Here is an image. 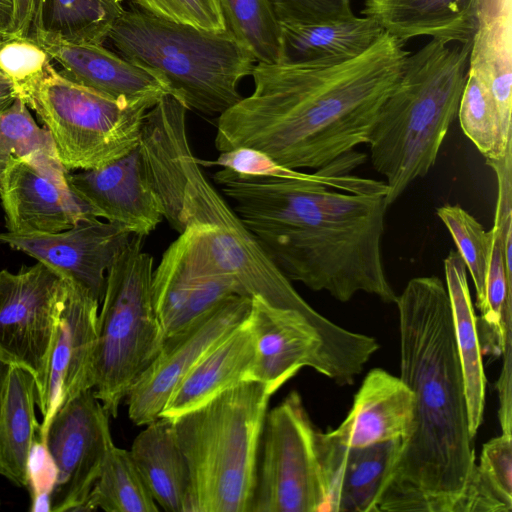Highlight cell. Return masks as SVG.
Instances as JSON below:
<instances>
[{
  "label": "cell",
  "instance_id": "obj_1",
  "mask_svg": "<svg viewBox=\"0 0 512 512\" xmlns=\"http://www.w3.org/2000/svg\"><path fill=\"white\" fill-rule=\"evenodd\" d=\"M365 158L353 150L307 179L257 178L227 168L212 178L290 281L340 302L364 292L395 303L381 251L387 186L350 174Z\"/></svg>",
  "mask_w": 512,
  "mask_h": 512
},
{
  "label": "cell",
  "instance_id": "obj_2",
  "mask_svg": "<svg viewBox=\"0 0 512 512\" xmlns=\"http://www.w3.org/2000/svg\"><path fill=\"white\" fill-rule=\"evenodd\" d=\"M408 54L384 32L339 64L256 63L253 92L217 119L215 147L255 149L294 170L321 169L367 143Z\"/></svg>",
  "mask_w": 512,
  "mask_h": 512
},
{
  "label": "cell",
  "instance_id": "obj_3",
  "mask_svg": "<svg viewBox=\"0 0 512 512\" xmlns=\"http://www.w3.org/2000/svg\"><path fill=\"white\" fill-rule=\"evenodd\" d=\"M395 304L414 414L376 512H456L476 462L447 288L437 276L414 277Z\"/></svg>",
  "mask_w": 512,
  "mask_h": 512
},
{
  "label": "cell",
  "instance_id": "obj_4",
  "mask_svg": "<svg viewBox=\"0 0 512 512\" xmlns=\"http://www.w3.org/2000/svg\"><path fill=\"white\" fill-rule=\"evenodd\" d=\"M188 107L171 94L148 111L139 148L187 260L204 275H227L244 295L284 308L311 306L277 268L227 198L207 178L187 134Z\"/></svg>",
  "mask_w": 512,
  "mask_h": 512
},
{
  "label": "cell",
  "instance_id": "obj_5",
  "mask_svg": "<svg viewBox=\"0 0 512 512\" xmlns=\"http://www.w3.org/2000/svg\"><path fill=\"white\" fill-rule=\"evenodd\" d=\"M470 48L471 42L432 39L409 53L382 103L366 144L374 169L386 179L387 208L434 166L458 112Z\"/></svg>",
  "mask_w": 512,
  "mask_h": 512
},
{
  "label": "cell",
  "instance_id": "obj_6",
  "mask_svg": "<svg viewBox=\"0 0 512 512\" xmlns=\"http://www.w3.org/2000/svg\"><path fill=\"white\" fill-rule=\"evenodd\" d=\"M107 40L157 75L188 109L206 115H220L242 98L239 83L257 63L227 29L205 30L138 8L125 9Z\"/></svg>",
  "mask_w": 512,
  "mask_h": 512
},
{
  "label": "cell",
  "instance_id": "obj_7",
  "mask_svg": "<svg viewBox=\"0 0 512 512\" xmlns=\"http://www.w3.org/2000/svg\"><path fill=\"white\" fill-rule=\"evenodd\" d=\"M272 395L243 381L172 419L189 466L191 512H250L262 429Z\"/></svg>",
  "mask_w": 512,
  "mask_h": 512
},
{
  "label": "cell",
  "instance_id": "obj_8",
  "mask_svg": "<svg viewBox=\"0 0 512 512\" xmlns=\"http://www.w3.org/2000/svg\"><path fill=\"white\" fill-rule=\"evenodd\" d=\"M153 264L144 251V237L131 235L106 275L92 390L110 417H117L122 401L164 343L152 299Z\"/></svg>",
  "mask_w": 512,
  "mask_h": 512
},
{
  "label": "cell",
  "instance_id": "obj_9",
  "mask_svg": "<svg viewBox=\"0 0 512 512\" xmlns=\"http://www.w3.org/2000/svg\"><path fill=\"white\" fill-rule=\"evenodd\" d=\"M161 97L114 99L52 65L24 102L50 133L60 163L73 172L103 167L136 148L145 117Z\"/></svg>",
  "mask_w": 512,
  "mask_h": 512
},
{
  "label": "cell",
  "instance_id": "obj_10",
  "mask_svg": "<svg viewBox=\"0 0 512 512\" xmlns=\"http://www.w3.org/2000/svg\"><path fill=\"white\" fill-rule=\"evenodd\" d=\"M327 503L321 431L291 391L266 414L250 512H322Z\"/></svg>",
  "mask_w": 512,
  "mask_h": 512
},
{
  "label": "cell",
  "instance_id": "obj_11",
  "mask_svg": "<svg viewBox=\"0 0 512 512\" xmlns=\"http://www.w3.org/2000/svg\"><path fill=\"white\" fill-rule=\"evenodd\" d=\"M66 292V282L40 262L0 270V356L32 374L41 413Z\"/></svg>",
  "mask_w": 512,
  "mask_h": 512
},
{
  "label": "cell",
  "instance_id": "obj_12",
  "mask_svg": "<svg viewBox=\"0 0 512 512\" xmlns=\"http://www.w3.org/2000/svg\"><path fill=\"white\" fill-rule=\"evenodd\" d=\"M110 415L93 390L61 406L42 438L56 466L50 512L83 511L108 451Z\"/></svg>",
  "mask_w": 512,
  "mask_h": 512
},
{
  "label": "cell",
  "instance_id": "obj_13",
  "mask_svg": "<svg viewBox=\"0 0 512 512\" xmlns=\"http://www.w3.org/2000/svg\"><path fill=\"white\" fill-rule=\"evenodd\" d=\"M67 173L55 154L12 155L0 179L7 232L58 233L82 220L98 218L72 190Z\"/></svg>",
  "mask_w": 512,
  "mask_h": 512
},
{
  "label": "cell",
  "instance_id": "obj_14",
  "mask_svg": "<svg viewBox=\"0 0 512 512\" xmlns=\"http://www.w3.org/2000/svg\"><path fill=\"white\" fill-rule=\"evenodd\" d=\"M251 298L234 295L163 346L133 384L127 396L128 415L137 426L158 419L170 396L192 368L248 317Z\"/></svg>",
  "mask_w": 512,
  "mask_h": 512
},
{
  "label": "cell",
  "instance_id": "obj_15",
  "mask_svg": "<svg viewBox=\"0 0 512 512\" xmlns=\"http://www.w3.org/2000/svg\"><path fill=\"white\" fill-rule=\"evenodd\" d=\"M131 235L119 224L92 218L58 233L1 232L0 243L33 257L101 303L107 272Z\"/></svg>",
  "mask_w": 512,
  "mask_h": 512
},
{
  "label": "cell",
  "instance_id": "obj_16",
  "mask_svg": "<svg viewBox=\"0 0 512 512\" xmlns=\"http://www.w3.org/2000/svg\"><path fill=\"white\" fill-rule=\"evenodd\" d=\"M67 180L98 218L119 224L132 235L145 238L164 219L139 145L103 167L68 172Z\"/></svg>",
  "mask_w": 512,
  "mask_h": 512
},
{
  "label": "cell",
  "instance_id": "obj_17",
  "mask_svg": "<svg viewBox=\"0 0 512 512\" xmlns=\"http://www.w3.org/2000/svg\"><path fill=\"white\" fill-rule=\"evenodd\" d=\"M66 284L46 403L41 413V439L57 410L80 393L93 389L95 382L100 302L84 288L71 282Z\"/></svg>",
  "mask_w": 512,
  "mask_h": 512
},
{
  "label": "cell",
  "instance_id": "obj_18",
  "mask_svg": "<svg viewBox=\"0 0 512 512\" xmlns=\"http://www.w3.org/2000/svg\"><path fill=\"white\" fill-rule=\"evenodd\" d=\"M151 288L164 340L183 331L228 298L245 296L230 276L195 272L187 261L180 235L163 252L153 270Z\"/></svg>",
  "mask_w": 512,
  "mask_h": 512
},
{
  "label": "cell",
  "instance_id": "obj_19",
  "mask_svg": "<svg viewBox=\"0 0 512 512\" xmlns=\"http://www.w3.org/2000/svg\"><path fill=\"white\" fill-rule=\"evenodd\" d=\"M31 37L59 66L60 74L108 97L137 100L171 94L157 75L103 45L74 44L42 35Z\"/></svg>",
  "mask_w": 512,
  "mask_h": 512
},
{
  "label": "cell",
  "instance_id": "obj_20",
  "mask_svg": "<svg viewBox=\"0 0 512 512\" xmlns=\"http://www.w3.org/2000/svg\"><path fill=\"white\" fill-rule=\"evenodd\" d=\"M414 395L400 377L381 368L365 376L344 421L326 436L347 447L404 439L412 429Z\"/></svg>",
  "mask_w": 512,
  "mask_h": 512
},
{
  "label": "cell",
  "instance_id": "obj_21",
  "mask_svg": "<svg viewBox=\"0 0 512 512\" xmlns=\"http://www.w3.org/2000/svg\"><path fill=\"white\" fill-rule=\"evenodd\" d=\"M402 439L347 447L321 432V456L328 512H376L381 489L394 466Z\"/></svg>",
  "mask_w": 512,
  "mask_h": 512
},
{
  "label": "cell",
  "instance_id": "obj_22",
  "mask_svg": "<svg viewBox=\"0 0 512 512\" xmlns=\"http://www.w3.org/2000/svg\"><path fill=\"white\" fill-rule=\"evenodd\" d=\"M362 14L402 43L429 36L463 44L477 29L479 0H364Z\"/></svg>",
  "mask_w": 512,
  "mask_h": 512
},
{
  "label": "cell",
  "instance_id": "obj_23",
  "mask_svg": "<svg viewBox=\"0 0 512 512\" xmlns=\"http://www.w3.org/2000/svg\"><path fill=\"white\" fill-rule=\"evenodd\" d=\"M254 359L255 336L247 317L185 376L170 396L160 417L176 418L247 381Z\"/></svg>",
  "mask_w": 512,
  "mask_h": 512
},
{
  "label": "cell",
  "instance_id": "obj_24",
  "mask_svg": "<svg viewBox=\"0 0 512 512\" xmlns=\"http://www.w3.org/2000/svg\"><path fill=\"white\" fill-rule=\"evenodd\" d=\"M148 488L167 512H191V476L172 419L148 423L129 450Z\"/></svg>",
  "mask_w": 512,
  "mask_h": 512
},
{
  "label": "cell",
  "instance_id": "obj_25",
  "mask_svg": "<svg viewBox=\"0 0 512 512\" xmlns=\"http://www.w3.org/2000/svg\"><path fill=\"white\" fill-rule=\"evenodd\" d=\"M282 61L339 64L358 57L384 33L371 17L346 18L310 24H280Z\"/></svg>",
  "mask_w": 512,
  "mask_h": 512
},
{
  "label": "cell",
  "instance_id": "obj_26",
  "mask_svg": "<svg viewBox=\"0 0 512 512\" xmlns=\"http://www.w3.org/2000/svg\"><path fill=\"white\" fill-rule=\"evenodd\" d=\"M444 273L464 380L469 426L475 436L483 419L486 377L467 268L458 251L451 250L444 259Z\"/></svg>",
  "mask_w": 512,
  "mask_h": 512
},
{
  "label": "cell",
  "instance_id": "obj_27",
  "mask_svg": "<svg viewBox=\"0 0 512 512\" xmlns=\"http://www.w3.org/2000/svg\"><path fill=\"white\" fill-rule=\"evenodd\" d=\"M36 384L26 369L12 365L0 405V476L28 489L32 444L40 435Z\"/></svg>",
  "mask_w": 512,
  "mask_h": 512
},
{
  "label": "cell",
  "instance_id": "obj_28",
  "mask_svg": "<svg viewBox=\"0 0 512 512\" xmlns=\"http://www.w3.org/2000/svg\"><path fill=\"white\" fill-rule=\"evenodd\" d=\"M468 69L485 83L505 132L512 134V0H503L491 12L479 15Z\"/></svg>",
  "mask_w": 512,
  "mask_h": 512
},
{
  "label": "cell",
  "instance_id": "obj_29",
  "mask_svg": "<svg viewBox=\"0 0 512 512\" xmlns=\"http://www.w3.org/2000/svg\"><path fill=\"white\" fill-rule=\"evenodd\" d=\"M124 0H41L31 35L103 45L124 13Z\"/></svg>",
  "mask_w": 512,
  "mask_h": 512
},
{
  "label": "cell",
  "instance_id": "obj_30",
  "mask_svg": "<svg viewBox=\"0 0 512 512\" xmlns=\"http://www.w3.org/2000/svg\"><path fill=\"white\" fill-rule=\"evenodd\" d=\"M512 511V433L483 445L456 512Z\"/></svg>",
  "mask_w": 512,
  "mask_h": 512
},
{
  "label": "cell",
  "instance_id": "obj_31",
  "mask_svg": "<svg viewBox=\"0 0 512 512\" xmlns=\"http://www.w3.org/2000/svg\"><path fill=\"white\" fill-rule=\"evenodd\" d=\"M156 512L158 506L129 450L113 445L83 511Z\"/></svg>",
  "mask_w": 512,
  "mask_h": 512
},
{
  "label": "cell",
  "instance_id": "obj_32",
  "mask_svg": "<svg viewBox=\"0 0 512 512\" xmlns=\"http://www.w3.org/2000/svg\"><path fill=\"white\" fill-rule=\"evenodd\" d=\"M226 29L257 63L282 61L281 25L270 0H217Z\"/></svg>",
  "mask_w": 512,
  "mask_h": 512
},
{
  "label": "cell",
  "instance_id": "obj_33",
  "mask_svg": "<svg viewBox=\"0 0 512 512\" xmlns=\"http://www.w3.org/2000/svg\"><path fill=\"white\" fill-rule=\"evenodd\" d=\"M457 114L462 131L486 160L499 159L512 147V134L505 132L489 89L470 69Z\"/></svg>",
  "mask_w": 512,
  "mask_h": 512
},
{
  "label": "cell",
  "instance_id": "obj_34",
  "mask_svg": "<svg viewBox=\"0 0 512 512\" xmlns=\"http://www.w3.org/2000/svg\"><path fill=\"white\" fill-rule=\"evenodd\" d=\"M436 213L451 234L457 251L469 271L480 309L485 300V285L490 264L492 235L469 212L455 204H445Z\"/></svg>",
  "mask_w": 512,
  "mask_h": 512
},
{
  "label": "cell",
  "instance_id": "obj_35",
  "mask_svg": "<svg viewBox=\"0 0 512 512\" xmlns=\"http://www.w3.org/2000/svg\"><path fill=\"white\" fill-rule=\"evenodd\" d=\"M44 152L56 154L50 133L40 127L21 99L0 113V179L9 158Z\"/></svg>",
  "mask_w": 512,
  "mask_h": 512
},
{
  "label": "cell",
  "instance_id": "obj_36",
  "mask_svg": "<svg viewBox=\"0 0 512 512\" xmlns=\"http://www.w3.org/2000/svg\"><path fill=\"white\" fill-rule=\"evenodd\" d=\"M51 63L46 51L32 37L0 39V69L14 83L23 101L45 77Z\"/></svg>",
  "mask_w": 512,
  "mask_h": 512
},
{
  "label": "cell",
  "instance_id": "obj_37",
  "mask_svg": "<svg viewBox=\"0 0 512 512\" xmlns=\"http://www.w3.org/2000/svg\"><path fill=\"white\" fill-rule=\"evenodd\" d=\"M138 9L174 22L210 31L226 25L217 0H131Z\"/></svg>",
  "mask_w": 512,
  "mask_h": 512
},
{
  "label": "cell",
  "instance_id": "obj_38",
  "mask_svg": "<svg viewBox=\"0 0 512 512\" xmlns=\"http://www.w3.org/2000/svg\"><path fill=\"white\" fill-rule=\"evenodd\" d=\"M204 166H220L238 174L270 179H307L312 173L284 167L266 154L251 148H236L220 152L214 161H201Z\"/></svg>",
  "mask_w": 512,
  "mask_h": 512
},
{
  "label": "cell",
  "instance_id": "obj_39",
  "mask_svg": "<svg viewBox=\"0 0 512 512\" xmlns=\"http://www.w3.org/2000/svg\"><path fill=\"white\" fill-rule=\"evenodd\" d=\"M280 24H310L350 17V0H270Z\"/></svg>",
  "mask_w": 512,
  "mask_h": 512
},
{
  "label": "cell",
  "instance_id": "obj_40",
  "mask_svg": "<svg viewBox=\"0 0 512 512\" xmlns=\"http://www.w3.org/2000/svg\"><path fill=\"white\" fill-rule=\"evenodd\" d=\"M56 480V466L41 435L32 444L28 462V491L32 512H50L51 493Z\"/></svg>",
  "mask_w": 512,
  "mask_h": 512
},
{
  "label": "cell",
  "instance_id": "obj_41",
  "mask_svg": "<svg viewBox=\"0 0 512 512\" xmlns=\"http://www.w3.org/2000/svg\"><path fill=\"white\" fill-rule=\"evenodd\" d=\"M41 0H15L14 26L10 36L30 37Z\"/></svg>",
  "mask_w": 512,
  "mask_h": 512
},
{
  "label": "cell",
  "instance_id": "obj_42",
  "mask_svg": "<svg viewBox=\"0 0 512 512\" xmlns=\"http://www.w3.org/2000/svg\"><path fill=\"white\" fill-rule=\"evenodd\" d=\"M15 17V0H0V39L12 33Z\"/></svg>",
  "mask_w": 512,
  "mask_h": 512
},
{
  "label": "cell",
  "instance_id": "obj_43",
  "mask_svg": "<svg viewBox=\"0 0 512 512\" xmlns=\"http://www.w3.org/2000/svg\"><path fill=\"white\" fill-rule=\"evenodd\" d=\"M17 98L19 94L14 83L0 69V113L7 110Z\"/></svg>",
  "mask_w": 512,
  "mask_h": 512
},
{
  "label": "cell",
  "instance_id": "obj_44",
  "mask_svg": "<svg viewBox=\"0 0 512 512\" xmlns=\"http://www.w3.org/2000/svg\"><path fill=\"white\" fill-rule=\"evenodd\" d=\"M11 367L12 364H10L8 361H6L0 356V405L5 392Z\"/></svg>",
  "mask_w": 512,
  "mask_h": 512
},
{
  "label": "cell",
  "instance_id": "obj_45",
  "mask_svg": "<svg viewBox=\"0 0 512 512\" xmlns=\"http://www.w3.org/2000/svg\"><path fill=\"white\" fill-rule=\"evenodd\" d=\"M499 1L500 0H479V12L491 9Z\"/></svg>",
  "mask_w": 512,
  "mask_h": 512
},
{
  "label": "cell",
  "instance_id": "obj_46",
  "mask_svg": "<svg viewBox=\"0 0 512 512\" xmlns=\"http://www.w3.org/2000/svg\"><path fill=\"white\" fill-rule=\"evenodd\" d=\"M0 506H1V502H0Z\"/></svg>",
  "mask_w": 512,
  "mask_h": 512
}]
</instances>
